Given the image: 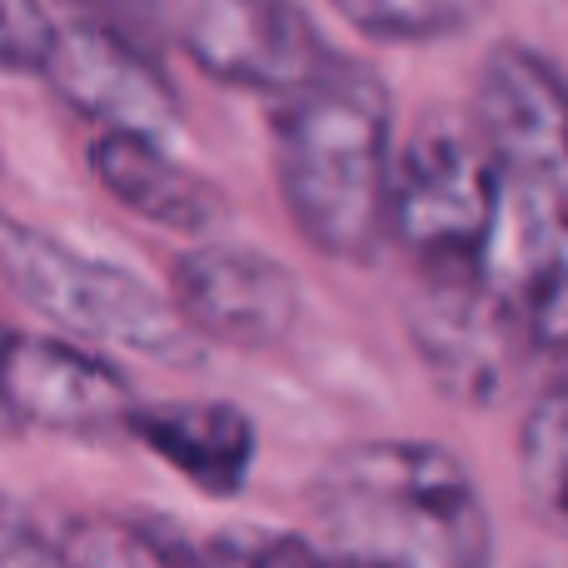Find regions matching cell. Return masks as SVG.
<instances>
[{
  "mask_svg": "<svg viewBox=\"0 0 568 568\" xmlns=\"http://www.w3.org/2000/svg\"><path fill=\"white\" fill-rule=\"evenodd\" d=\"M60 20L26 0H0V70H40Z\"/></svg>",
  "mask_w": 568,
  "mask_h": 568,
  "instance_id": "2e32d148",
  "label": "cell"
},
{
  "mask_svg": "<svg viewBox=\"0 0 568 568\" xmlns=\"http://www.w3.org/2000/svg\"><path fill=\"white\" fill-rule=\"evenodd\" d=\"M240 568H384V564L349 554V549H334V544L284 534V539H265V544L240 549Z\"/></svg>",
  "mask_w": 568,
  "mask_h": 568,
  "instance_id": "e0dca14e",
  "label": "cell"
},
{
  "mask_svg": "<svg viewBox=\"0 0 568 568\" xmlns=\"http://www.w3.org/2000/svg\"><path fill=\"white\" fill-rule=\"evenodd\" d=\"M6 339H10V329H6V324H0V349H6Z\"/></svg>",
  "mask_w": 568,
  "mask_h": 568,
  "instance_id": "d6986e66",
  "label": "cell"
},
{
  "mask_svg": "<svg viewBox=\"0 0 568 568\" xmlns=\"http://www.w3.org/2000/svg\"><path fill=\"white\" fill-rule=\"evenodd\" d=\"M394 100L379 70L329 55V65L280 100L275 175L294 230L329 260L379 255L389 235Z\"/></svg>",
  "mask_w": 568,
  "mask_h": 568,
  "instance_id": "7a4b0ae2",
  "label": "cell"
},
{
  "mask_svg": "<svg viewBox=\"0 0 568 568\" xmlns=\"http://www.w3.org/2000/svg\"><path fill=\"white\" fill-rule=\"evenodd\" d=\"M324 544L384 568H494V529L469 469L424 439L339 449L314 479Z\"/></svg>",
  "mask_w": 568,
  "mask_h": 568,
  "instance_id": "3957f363",
  "label": "cell"
},
{
  "mask_svg": "<svg viewBox=\"0 0 568 568\" xmlns=\"http://www.w3.org/2000/svg\"><path fill=\"white\" fill-rule=\"evenodd\" d=\"M0 568H65L60 544L0 489Z\"/></svg>",
  "mask_w": 568,
  "mask_h": 568,
  "instance_id": "ac0fdd59",
  "label": "cell"
},
{
  "mask_svg": "<svg viewBox=\"0 0 568 568\" xmlns=\"http://www.w3.org/2000/svg\"><path fill=\"white\" fill-rule=\"evenodd\" d=\"M494 230V170L479 135L424 125L389 180V235L414 260V280L484 275Z\"/></svg>",
  "mask_w": 568,
  "mask_h": 568,
  "instance_id": "5b68a950",
  "label": "cell"
},
{
  "mask_svg": "<svg viewBox=\"0 0 568 568\" xmlns=\"http://www.w3.org/2000/svg\"><path fill=\"white\" fill-rule=\"evenodd\" d=\"M135 389L110 359L50 334L10 329L0 349V414L50 434H115L135 414Z\"/></svg>",
  "mask_w": 568,
  "mask_h": 568,
  "instance_id": "9c48e42d",
  "label": "cell"
},
{
  "mask_svg": "<svg viewBox=\"0 0 568 568\" xmlns=\"http://www.w3.org/2000/svg\"><path fill=\"white\" fill-rule=\"evenodd\" d=\"M40 75L70 110L105 125L100 135H140L160 145L180 125V95L165 80V70L135 40H125L100 20L60 26Z\"/></svg>",
  "mask_w": 568,
  "mask_h": 568,
  "instance_id": "ba28073f",
  "label": "cell"
},
{
  "mask_svg": "<svg viewBox=\"0 0 568 568\" xmlns=\"http://www.w3.org/2000/svg\"><path fill=\"white\" fill-rule=\"evenodd\" d=\"M474 125L494 170L484 250L499 310L529 349H568V85L519 40L489 50Z\"/></svg>",
  "mask_w": 568,
  "mask_h": 568,
  "instance_id": "6da1fadb",
  "label": "cell"
},
{
  "mask_svg": "<svg viewBox=\"0 0 568 568\" xmlns=\"http://www.w3.org/2000/svg\"><path fill=\"white\" fill-rule=\"evenodd\" d=\"M95 180L130 210L175 235H205L225 215V195L190 165L165 155V145L140 135H100L90 145Z\"/></svg>",
  "mask_w": 568,
  "mask_h": 568,
  "instance_id": "7c38bea8",
  "label": "cell"
},
{
  "mask_svg": "<svg viewBox=\"0 0 568 568\" xmlns=\"http://www.w3.org/2000/svg\"><path fill=\"white\" fill-rule=\"evenodd\" d=\"M409 334L419 344L424 364L434 369V379L474 404L494 399L504 389L514 349L524 344L484 275L414 280Z\"/></svg>",
  "mask_w": 568,
  "mask_h": 568,
  "instance_id": "30bf717a",
  "label": "cell"
},
{
  "mask_svg": "<svg viewBox=\"0 0 568 568\" xmlns=\"http://www.w3.org/2000/svg\"><path fill=\"white\" fill-rule=\"evenodd\" d=\"M0 275L30 310L55 320L75 339L115 344V349L150 354L160 364H185L195 354V339L165 294L26 220L0 215Z\"/></svg>",
  "mask_w": 568,
  "mask_h": 568,
  "instance_id": "277c9868",
  "label": "cell"
},
{
  "mask_svg": "<svg viewBox=\"0 0 568 568\" xmlns=\"http://www.w3.org/2000/svg\"><path fill=\"white\" fill-rule=\"evenodd\" d=\"M145 449H155L170 469H180L200 494L230 499L245 489L255 469V424L245 409L220 399L200 404H135L125 424Z\"/></svg>",
  "mask_w": 568,
  "mask_h": 568,
  "instance_id": "8fae6325",
  "label": "cell"
},
{
  "mask_svg": "<svg viewBox=\"0 0 568 568\" xmlns=\"http://www.w3.org/2000/svg\"><path fill=\"white\" fill-rule=\"evenodd\" d=\"M170 310L190 329V339H210L225 349H275L300 320V284L275 255L250 245L210 240L175 260Z\"/></svg>",
  "mask_w": 568,
  "mask_h": 568,
  "instance_id": "8992f818",
  "label": "cell"
},
{
  "mask_svg": "<svg viewBox=\"0 0 568 568\" xmlns=\"http://www.w3.org/2000/svg\"><path fill=\"white\" fill-rule=\"evenodd\" d=\"M60 544L65 568H200L185 539L155 524H75Z\"/></svg>",
  "mask_w": 568,
  "mask_h": 568,
  "instance_id": "5bb4252c",
  "label": "cell"
},
{
  "mask_svg": "<svg viewBox=\"0 0 568 568\" xmlns=\"http://www.w3.org/2000/svg\"><path fill=\"white\" fill-rule=\"evenodd\" d=\"M519 484L544 529L568 539V374H559L524 414Z\"/></svg>",
  "mask_w": 568,
  "mask_h": 568,
  "instance_id": "4fadbf2b",
  "label": "cell"
},
{
  "mask_svg": "<svg viewBox=\"0 0 568 568\" xmlns=\"http://www.w3.org/2000/svg\"><path fill=\"white\" fill-rule=\"evenodd\" d=\"M180 45L205 75L235 90H265L290 100L334 50L314 30L310 10L284 0H205L180 16Z\"/></svg>",
  "mask_w": 568,
  "mask_h": 568,
  "instance_id": "52a82bcc",
  "label": "cell"
},
{
  "mask_svg": "<svg viewBox=\"0 0 568 568\" xmlns=\"http://www.w3.org/2000/svg\"><path fill=\"white\" fill-rule=\"evenodd\" d=\"M339 16L369 40L429 45V40H444L454 30L474 26L479 10L454 6V0H339Z\"/></svg>",
  "mask_w": 568,
  "mask_h": 568,
  "instance_id": "9a60e30c",
  "label": "cell"
}]
</instances>
